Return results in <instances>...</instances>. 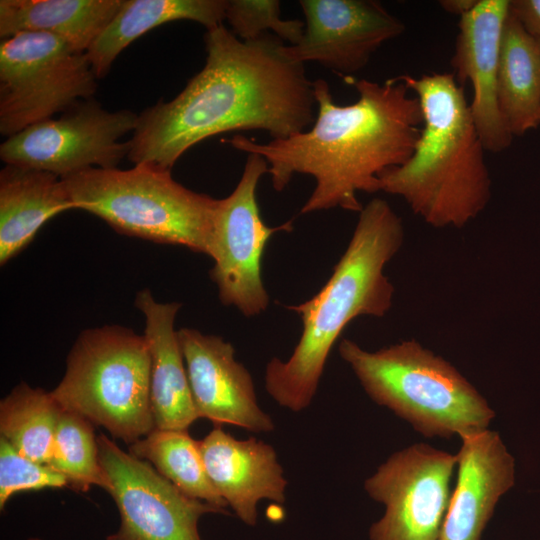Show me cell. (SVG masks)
Here are the masks:
<instances>
[{"label":"cell","mask_w":540,"mask_h":540,"mask_svg":"<svg viewBox=\"0 0 540 540\" xmlns=\"http://www.w3.org/2000/svg\"><path fill=\"white\" fill-rule=\"evenodd\" d=\"M455 465L457 455L423 443L392 454L364 483L385 506L370 540H439Z\"/></svg>","instance_id":"8fae6325"},{"label":"cell","mask_w":540,"mask_h":540,"mask_svg":"<svg viewBox=\"0 0 540 540\" xmlns=\"http://www.w3.org/2000/svg\"><path fill=\"white\" fill-rule=\"evenodd\" d=\"M138 115L108 111L94 98L82 100L58 118L36 123L6 138L0 146L5 164L53 173L60 178L88 168H117L130 152Z\"/></svg>","instance_id":"9c48e42d"},{"label":"cell","mask_w":540,"mask_h":540,"mask_svg":"<svg viewBox=\"0 0 540 540\" xmlns=\"http://www.w3.org/2000/svg\"><path fill=\"white\" fill-rule=\"evenodd\" d=\"M71 209L59 176L5 164L0 171V264L21 253L48 220Z\"/></svg>","instance_id":"d6986e66"},{"label":"cell","mask_w":540,"mask_h":540,"mask_svg":"<svg viewBox=\"0 0 540 540\" xmlns=\"http://www.w3.org/2000/svg\"><path fill=\"white\" fill-rule=\"evenodd\" d=\"M134 304L145 319L144 336L151 358L150 402L155 428L188 430L197 415L175 319L179 302H159L149 289Z\"/></svg>","instance_id":"ac0fdd59"},{"label":"cell","mask_w":540,"mask_h":540,"mask_svg":"<svg viewBox=\"0 0 540 540\" xmlns=\"http://www.w3.org/2000/svg\"><path fill=\"white\" fill-rule=\"evenodd\" d=\"M204 42V67L176 97L138 115L127 157L134 165L172 169L217 134L259 129L283 139L314 123L313 82L279 37L243 41L221 24L206 30Z\"/></svg>","instance_id":"6da1fadb"},{"label":"cell","mask_w":540,"mask_h":540,"mask_svg":"<svg viewBox=\"0 0 540 540\" xmlns=\"http://www.w3.org/2000/svg\"><path fill=\"white\" fill-rule=\"evenodd\" d=\"M74 209L115 231L210 255L219 199L194 192L171 169L148 163L132 168H88L61 178Z\"/></svg>","instance_id":"8992f818"},{"label":"cell","mask_w":540,"mask_h":540,"mask_svg":"<svg viewBox=\"0 0 540 540\" xmlns=\"http://www.w3.org/2000/svg\"><path fill=\"white\" fill-rule=\"evenodd\" d=\"M122 0H1L0 37L44 32L87 52Z\"/></svg>","instance_id":"44dd1931"},{"label":"cell","mask_w":540,"mask_h":540,"mask_svg":"<svg viewBox=\"0 0 540 540\" xmlns=\"http://www.w3.org/2000/svg\"><path fill=\"white\" fill-rule=\"evenodd\" d=\"M147 340L132 329L104 325L79 334L66 370L50 391L64 411L102 426L130 445L155 429Z\"/></svg>","instance_id":"52a82bcc"},{"label":"cell","mask_w":540,"mask_h":540,"mask_svg":"<svg viewBox=\"0 0 540 540\" xmlns=\"http://www.w3.org/2000/svg\"><path fill=\"white\" fill-rule=\"evenodd\" d=\"M227 5V0H122L87 50L97 79L104 78L118 55L146 32L180 20L197 22L208 30L223 24Z\"/></svg>","instance_id":"ffe728a7"},{"label":"cell","mask_w":540,"mask_h":540,"mask_svg":"<svg viewBox=\"0 0 540 540\" xmlns=\"http://www.w3.org/2000/svg\"><path fill=\"white\" fill-rule=\"evenodd\" d=\"M62 408L50 392L19 383L0 401V434L20 454L48 464Z\"/></svg>","instance_id":"cb8c5ba5"},{"label":"cell","mask_w":540,"mask_h":540,"mask_svg":"<svg viewBox=\"0 0 540 540\" xmlns=\"http://www.w3.org/2000/svg\"><path fill=\"white\" fill-rule=\"evenodd\" d=\"M418 98L423 128L410 158L379 177L435 228H462L491 198V178L464 90L452 73L397 76Z\"/></svg>","instance_id":"277c9868"},{"label":"cell","mask_w":540,"mask_h":540,"mask_svg":"<svg viewBox=\"0 0 540 540\" xmlns=\"http://www.w3.org/2000/svg\"><path fill=\"white\" fill-rule=\"evenodd\" d=\"M97 77L87 52L44 32L0 43V133L6 138L93 98Z\"/></svg>","instance_id":"ba28073f"},{"label":"cell","mask_w":540,"mask_h":540,"mask_svg":"<svg viewBox=\"0 0 540 540\" xmlns=\"http://www.w3.org/2000/svg\"><path fill=\"white\" fill-rule=\"evenodd\" d=\"M510 0H479L460 17L459 33L451 59L454 76L473 88L470 111L485 150L500 152L513 135L501 114L497 98L500 48Z\"/></svg>","instance_id":"9a60e30c"},{"label":"cell","mask_w":540,"mask_h":540,"mask_svg":"<svg viewBox=\"0 0 540 540\" xmlns=\"http://www.w3.org/2000/svg\"><path fill=\"white\" fill-rule=\"evenodd\" d=\"M338 352L374 402L426 437L470 436L486 430L495 416L450 362L416 340L371 352L344 338Z\"/></svg>","instance_id":"5b68a950"},{"label":"cell","mask_w":540,"mask_h":540,"mask_svg":"<svg viewBox=\"0 0 540 540\" xmlns=\"http://www.w3.org/2000/svg\"><path fill=\"white\" fill-rule=\"evenodd\" d=\"M199 446L211 482L244 524H257L260 500L285 502L288 482L271 445L254 437L239 440L214 426Z\"/></svg>","instance_id":"2e32d148"},{"label":"cell","mask_w":540,"mask_h":540,"mask_svg":"<svg viewBox=\"0 0 540 540\" xmlns=\"http://www.w3.org/2000/svg\"><path fill=\"white\" fill-rule=\"evenodd\" d=\"M48 465L65 476L68 488L75 491L97 486L110 493L113 488L100 464L93 424L76 413L62 411Z\"/></svg>","instance_id":"d4e9b609"},{"label":"cell","mask_w":540,"mask_h":540,"mask_svg":"<svg viewBox=\"0 0 540 540\" xmlns=\"http://www.w3.org/2000/svg\"><path fill=\"white\" fill-rule=\"evenodd\" d=\"M178 339L199 418L214 426L233 425L256 433L275 429L271 416L258 404L251 374L235 359L230 342L192 328L178 330Z\"/></svg>","instance_id":"5bb4252c"},{"label":"cell","mask_w":540,"mask_h":540,"mask_svg":"<svg viewBox=\"0 0 540 540\" xmlns=\"http://www.w3.org/2000/svg\"><path fill=\"white\" fill-rule=\"evenodd\" d=\"M99 460L113 488L109 493L120 525L106 540H202L198 524L226 509L192 498L147 461L122 450L104 433L97 436Z\"/></svg>","instance_id":"7c38bea8"},{"label":"cell","mask_w":540,"mask_h":540,"mask_svg":"<svg viewBox=\"0 0 540 540\" xmlns=\"http://www.w3.org/2000/svg\"><path fill=\"white\" fill-rule=\"evenodd\" d=\"M27 540H43V539L38 538V537H29Z\"/></svg>","instance_id":"f546056e"},{"label":"cell","mask_w":540,"mask_h":540,"mask_svg":"<svg viewBox=\"0 0 540 540\" xmlns=\"http://www.w3.org/2000/svg\"><path fill=\"white\" fill-rule=\"evenodd\" d=\"M304 33L292 56L315 62L340 75L363 69L386 41L401 35L404 24L372 0H301Z\"/></svg>","instance_id":"4fadbf2b"},{"label":"cell","mask_w":540,"mask_h":540,"mask_svg":"<svg viewBox=\"0 0 540 540\" xmlns=\"http://www.w3.org/2000/svg\"><path fill=\"white\" fill-rule=\"evenodd\" d=\"M225 19L243 41L272 33L292 46L299 43L305 28L299 19H281L280 2L276 0H229Z\"/></svg>","instance_id":"484cf974"},{"label":"cell","mask_w":540,"mask_h":540,"mask_svg":"<svg viewBox=\"0 0 540 540\" xmlns=\"http://www.w3.org/2000/svg\"><path fill=\"white\" fill-rule=\"evenodd\" d=\"M350 83L357 101L338 105L325 80L313 81L317 116L309 130L268 143L243 135L227 141L267 161L276 191L296 174L312 176L316 185L302 214L336 207L360 212L357 193L380 191V175L406 162L419 140L421 105L404 82L394 77L382 84L366 79Z\"/></svg>","instance_id":"7a4b0ae2"},{"label":"cell","mask_w":540,"mask_h":540,"mask_svg":"<svg viewBox=\"0 0 540 540\" xmlns=\"http://www.w3.org/2000/svg\"><path fill=\"white\" fill-rule=\"evenodd\" d=\"M508 11L530 36L540 39V0H511Z\"/></svg>","instance_id":"83f0119b"},{"label":"cell","mask_w":540,"mask_h":540,"mask_svg":"<svg viewBox=\"0 0 540 540\" xmlns=\"http://www.w3.org/2000/svg\"><path fill=\"white\" fill-rule=\"evenodd\" d=\"M479 0H441L439 5L444 11L460 17L470 12Z\"/></svg>","instance_id":"f1b7e54d"},{"label":"cell","mask_w":540,"mask_h":540,"mask_svg":"<svg viewBox=\"0 0 540 540\" xmlns=\"http://www.w3.org/2000/svg\"><path fill=\"white\" fill-rule=\"evenodd\" d=\"M537 42H538V45H539V47H540V39H537Z\"/></svg>","instance_id":"4dcf8cb0"},{"label":"cell","mask_w":540,"mask_h":540,"mask_svg":"<svg viewBox=\"0 0 540 540\" xmlns=\"http://www.w3.org/2000/svg\"><path fill=\"white\" fill-rule=\"evenodd\" d=\"M268 172L267 161L247 156L242 176L230 195L219 199L209 257L210 278L222 304L234 306L245 317L264 312L270 302L262 280V257L267 242L279 231H291L292 220L267 226L260 215L256 190Z\"/></svg>","instance_id":"30bf717a"},{"label":"cell","mask_w":540,"mask_h":540,"mask_svg":"<svg viewBox=\"0 0 540 540\" xmlns=\"http://www.w3.org/2000/svg\"><path fill=\"white\" fill-rule=\"evenodd\" d=\"M458 476L439 540H480L499 498L514 485V459L496 431L461 438Z\"/></svg>","instance_id":"e0dca14e"},{"label":"cell","mask_w":540,"mask_h":540,"mask_svg":"<svg viewBox=\"0 0 540 540\" xmlns=\"http://www.w3.org/2000/svg\"><path fill=\"white\" fill-rule=\"evenodd\" d=\"M128 452L149 462L187 496L227 510V503L208 476L199 441L188 430L155 428L128 445Z\"/></svg>","instance_id":"603a6c76"},{"label":"cell","mask_w":540,"mask_h":540,"mask_svg":"<svg viewBox=\"0 0 540 540\" xmlns=\"http://www.w3.org/2000/svg\"><path fill=\"white\" fill-rule=\"evenodd\" d=\"M497 98L513 136L540 124V47L509 11L501 40Z\"/></svg>","instance_id":"7402d4cb"},{"label":"cell","mask_w":540,"mask_h":540,"mask_svg":"<svg viewBox=\"0 0 540 540\" xmlns=\"http://www.w3.org/2000/svg\"><path fill=\"white\" fill-rule=\"evenodd\" d=\"M403 242L401 218L386 200L372 199L326 284L309 300L287 306L300 316L301 337L286 361L272 358L265 369V389L281 407L300 412L310 406L329 353L350 321L390 311L395 289L384 269Z\"/></svg>","instance_id":"3957f363"},{"label":"cell","mask_w":540,"mask_h":540,"mask_svg":"<svg viewBox=\"0 0 540 540\" xmlns=\"http://www.w3.org/2000/svg\"><path fill=\"white\" fill-rule=\"evenodd\" d=\"M68 487L65 476L50 465L35 462L20 454L0 437V510L18 492Z\"/></svg>","instance_id":"4316f807"}]
</instances>
